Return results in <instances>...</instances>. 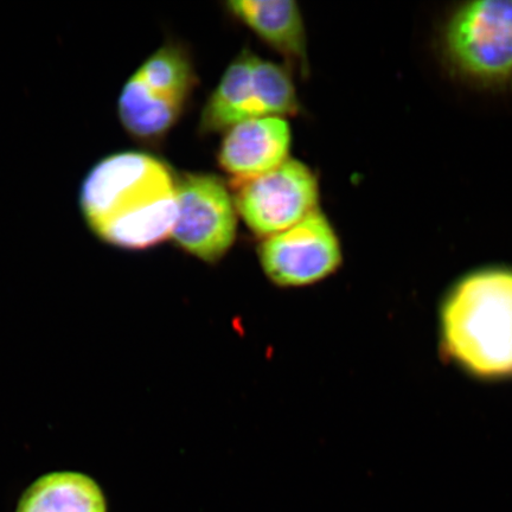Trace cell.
Instances as JSON below:
<instances>
[{
  "label": "cell",
  "instance_id": "cell-1",
  "mask_svg": "<svg viewBox=\"0 0 512 512\" xmlns=\"http://www.w3.org/2000/svg\"><path fill=\"white\" fill-rule=\"evenodd\" d=\"M79 204L96 238L112 247L144 251L174 232L176 177L168 165L149 153H114L89 170Z\"/></svg>",
  "mask_w": 512,
  "mask_h": 512
},
{
  "label": "cell",
  "instance_id": "cell-2",
  "mask_svg": "<svg viewBox=\"0 0 512 512\" xmlns=\"http://www.w3.org/2000/svg\"><path fill=\"white\" fill-rule=\"evenodd\" d=\"M447 355L484 379L512 376V268L466 274L448 291L440 313Z\"/></svg>",
  "mask_w": 512,
  "mask_h": 512
},
{
  "label": "cell",
  "instance_id": "cell-3",
  "mask_svg": "<svg viewBox=\"0 0 512 512\" xmlns=\"http://www.w3.org/2000/svg\"><path fill=\"white\" fill-rule=\"evenodd\" d=\"M435 49L452 78L483 91H512V0L453 4L438 25Z\"/></svg>",
  "mask_w": 512,
  "mask_h": 512
},
{
  "label": "cell",
  "instance_id": "cell-4",
  "mask_svg": "<svg viewBox=\"0 0 512 512\" xmlns=\"http://www.w3.org/2000/svg\"><path fill=\"white\" fill-rule=\"evenodd\" d=\"M196 83L188 51L175 43L164 44L120 93L118 115L124 130L139 143H158L181 118Z\"/></svg>",
  "mask_w": 512,
  "mask_h": 512
},
{
  "label": "cell",
  "instance_id": "cell-5",
  "mask_svg": "<svg viewBox=\"0 0 512 512\" xmlns=\"http://www.w3.org/2000/svg\"><path fill=\"white\" fill-rule=\"evenodd\" d=\"M232 195L241 219L262 239L284 232L319 209L317 177L292 158L268 174L233 181Z\"/></svg>",
  "mask_w": 512,
  "mask_h": 512
},
{
  "label": "cell",
  "instance_id": "cell-6",
  "mask_svg": "<svg viewBox=\"0 0 512 512\" xmlns=\"http://www.w3.org/2000/svg\"><path fill=\"white\" fill-rule=\"evenodd\" d=\"M177 221L171 238L195 258L216 264L233 247L238 211L233 195L219 177L183 174L176 177Z\"/></svg>",
  "mask_w": 512,
  "mask_h": 512
},
{
  "label": "cell",
  "instance_id": "cell-7",
  "mask_svg": "<svg viewBox=\"0 0 512 512\" xmlns=\"http://www.w3.org/2000/svg\"><path fill=\"white\" fill-rule=\"evenodd\" d=\"M258 255L267 278L280 287L317 284L337 272L343 261L336 230L320 209L262 239Z\"/></svg>",
  "mask_w": 512,
  "mask_h": 512
},
{
  "label": "cell",
  "instance_id": "cell-8",
  "mask_svg": "<svg viewBox=\"0 0 512 512\" xmlns=\"http://www.w3.org/2000/svg\"><path fill=\"white\" fill-rule=\"evenodd\" d=\"M291 140V128L284 118L245 121L226 133L219 152L220 166L233 181L268 174L290 158Z\"/></svg>",
  "mask_w": 512,
  "mask_h": 512
},
{
  "label": "cell",
  "instance_id": "cell-9",
  "mask_svg": "<svg viewBox=\"0 0 512 512\" xmlns=\"http://www.w3.org/2000/svg\"><path fill=\"white\" fill-rule=\"evenodd\" d=\"M227 8L236 19L258 35L268 46L309 74L306 30L302 12L292 0H234Z\"/></svg>",
  "mask_w": 512,
  "mask_h": 512
},
{
  "label": "cell",
  "instance_id": "cell-10",
  "mask_svg": "<svg viewBox=\"0 0 512 512\" xmlns=\"http://www.w3.org/2000/svg\"><path fill=\"white\" fill-rule=\"evenodd\" d=\"M255 56L252 51L243 50L229 64L203 108L201 133H227L245 121L261 118L253 91Z\"/></svg>",
  "mask_w": 512,
  "mask_h": 512
},
{
  "label": "cell",
  "instance_id": "cell-11",
  "mask_svg": "<svg viewBox=\"0 0 512 512\" xmlns=\"http://www.w3.org/2000/svg\"><path fill=\"white\" fill-rule=\"evenodd\" d=\"M16 512H108L107 499L92 477L61 471L44 475L19 499Z\"/></svg>",
  "mask_w": 512,
  "mask_h": 512
},
{
  "label": "cell",
  "instance_id": "cell-12",
  "mask_svg": "<svg viewBox=\"0 0 512 512\" xmlns=\"http://www.w3.org/2000/svg\"><path fill=\"white\" fill-rule=\"evenodd\" d=\"M253 91L261 118L297 115L300 105L291 75L277 63L255 56Z\"/></svg>",
  "mask_w": 512,
  "mask_h": 512
}]
</instances>
